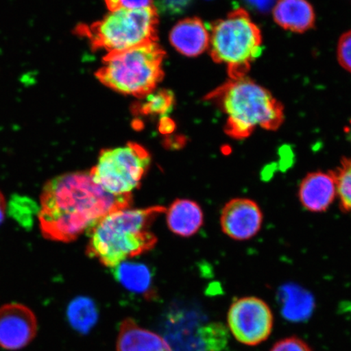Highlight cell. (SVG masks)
Here are the masks:
<instances>
[{
    "label": "cell",
    "mask_w": 351,
    "mask_h": 351,
    "mask_svg": "<svg viewBox=\"0 0 351 351\" xmlns=\"http://www.w3.org/2000/svg\"><path fill=\"white\" fill-rule=\"evenodd\" d=\"M132 202L131 195H114L105 191L90 172L57 176L43 188L39 228L47 240L70 243L109 213L130 208Z\"/></svg>",
    "instance_id": "1"
},
{
    "label": "cell",
    "mask_w": 351,
    "mask_h": 351,
    "mask_svg": "<svg viewBox=\"0 0 351 351\" xmlns=\"http://www.w3.org/2000/svg\"><path fill=\"white\" fill-rule=\"evenodd\" d=\"M162 206L144 209H121L101 219L88 232L87 256L111 267L140 256L155 247L157 239L150 228L160 214Z\"/></svg>",
    "instance_id": "2"
},
{
    "label": "cell",
    "mask_w": 351,
    "mask_h": 351,
    "mask_svg": "<svg viewBox=\"0 0 351 351\" xmlns=\"http://www.w3.org/2000/svg\"><path fill=\"white\" fill-rule=\"evenodd\" d=\"M208 98L226 114L225 130L232 138H247L258 127L278 130L283 124L282 104L270 91L247 77L230 79Z\"/></svg>",
    "instance_id": "3"
},
{
    "label": "cell",
    "mask_w": 351,
    "mask_h": 351,
    "mask_svg": "<svg viewBox=\"0 0 351 351\" xmlns=\"http://www.w3.org/2000/svg\"><path fill=\"white\" fill-rule=\"evenodd\" d=\"M165 51L156 42L108 53L96 77L123 95L143 99L156 90L164 77Z\"/></svg>",
    "instance_id": "4"
},
{
    "label": "cell",
    "mask_w": 351,
    "mask_h": 351,
    "mask_svg": "<svg viewBox=\"0 0 351 351\" xmlns=\"http://www.w3.org/2000/svg\"><path fill=\"white\" fill-rule=\"evenodd\" d=\"M262 47L261 30L244 8H236L210 26V56L226 65L230 79L247 77Z\"/></svg>",
    "instance_id": "5"
},
{
    "label": "cell",
    "mask_w": 351,
    "mask_h": 351,
    "mask_svg": "<svg viewBox=\"0 0 351 351\" xmlns=\"http://www.w3.org/2000/svg\"><path fill=\"white\" fill-rule=\"evenodd\" d=\"M158 24L159 13L152 5L110 11L90 25L77 26L75 33L87 38L94 50L111 53L156 42Z\"/></svg>",
    "instance_id": "6"
},
{
    "label": "cell",
    "mask_w": 351,
    "mask_h": 351,
    "mask_svg": "<svg viewBox=\"0 0 351 351\" xmlns=\"http://www.w3.org/2000/svg\"><path fill=\"white\" fill-rule=\"evenodd\" d=\"M150 165L151 156L147 149L138 143H129L104 149L90 173L93 181L110 194L131 195L140 186Z\"/></svg>",
    "instance_id": "7"
},
{
    "label": "cell",
    "mask_w": 351,
    "mask_h": 351,
    "mask_svg": "<svg viewBox=\"0 0 351 351\" xmlns=\"http://www.w3.org/2000/svg\"><path fill=\"white\" fill-rule=\"evenodd\" d=\"M228 328L241 344L254 346L263 343L273 332V311L260 298L247 296L237 298L227 315Z\"/></svg>",
    "instance_id": "8"
},
{
    "label": "cell",
    "mask_w": 351,
    "mask_h": 351,
    "mask_svg": "<svg viewBox=\"0 0 351 351\" xmlns=\"http://www.w3.org/2000/svg\"><path fill=\"white\" fill-rule=\"evenodd\" d=\"M36 315L27 306L11 302L0 307V348L19 350L36 337Z\"/></svg>",
    "instance_id": "9"
},
{
    "label": "cell",
    "mask_w": 351,
    "mask_h": 351,
    "mask_svg": "<svg viewBox=\"0 0 351 351\" xmlns=\"http://www.w3.org/2000/svg\"><path fill=\"white\" fill-rule=\"evenodd\" d=\"M263 221L260 206L245 197L232 199L222 209V231L236 241H247L254 238L261 231Z\"/></svg>",
    "instance_id": "10"
},
{
    "label": "cell",
    "mask_w": 351,
    "mask_h": 351,
    "mask_svg": "<svg viewBox=\"0 0 351 351\" xmlns=\"http://www.w3.org/2000/svg\"><path fill=\"white\" fill-rule=\"evenodd\" d=\"M298 197L302 207L309 212H326L337 197L335 172L307 174L300 183Z\"/></svg>",
    "instance_id": "11"
},
{
    "label": "cell",
    "mask_w": 351,
    "mask_h": 351,
    "mask_svg": "<svg viewBox=\"0 0 351 351\" xmlns=\"http://www.w3.org/2000/svg\"><path fill=\"white\" fill-rule=\"evenodd\" d=\"M169 41L180 53L195 57L209 48L210 32L199 19L191 17L175 25L171 30Z\"/></svg>",
    "instance_id": "12"
},
{
    "label": "cell",
    "mask_w": 351,
    "mask_h": 351,
    "mask_svg": "<svg viewBox=\"0 0 351 351\" xmlns=\"http://www.w3.org/2000/svg\"><path fill=\"white\" fill-rule=\"evenodd\" d=\"M117 351H173L157 333L140 327L133 319L123 320L118 332Z\"/></svg>",
    "instance_id": "13"
},
{
    "label": "cell",
    "mask_w": 351,
    "mask_h": 351,
    "mask_svg": "<svg viewBox=\"0 0 351 351\" xmlns=\"http://www.w3.org/2000/svg\"><path fill=\"white\" fill-rule=\"evenodd\" d=\"M273 14L276 23L289 32L304 33L315 25L314 8L307 0H278Z\"/></svg>",
    "instance_id": "14"
},
{
    "label": "cell",
    "mask_w": 351,
    "mask_h": 351,
    "mask_svg": "<svg viewBox=\"0 0 351 351\" xmlns=\"http://www.w3.org/2000/svg\"><path fill=\"white\" fill-rule=\"evenodd\" d=\"M167 222L171 231L182 237H190L199 230L204 214L199 205L189 199H178L170 206Z\"/></svg>",
    "instance_id": "15"
},
{
    "label": "cell",
    "mask_w": 351,
    "mask_h": 351,
    "mask_svg": "<svg viewBox=\"0 0 351 351\" xmlns=\"http://www.w3.org/2000/svg\"><path fill=\"white\" fill-rule=\"evenodd\" d=\"M112 274L117 282L130 293L147 298L155 295L152 271L143 263L124 261L112 267Z\"/></svg>",
    "instance_id": "16"
},
{
    "label": "cell",
    "mask_w": 351,
    "mask_h": 351,
    "mask_svg": "<svg viewBox=\"0 0 351 351\" xmlns=\"http://www.w3.org/2000/svg\"><path fill=\"white\" fill-rule=\"evenodd\" d=\"M282 315L285 319L300 322L308 319L314 309V298L306 289L288 285L280 291Z\"/></svg>",
    "instance_id": "17"
},
{
    "label": "cell",
    "mask_w": 351,
    "mask_h": 351,
    "mask_svg": "<svg viewBox=\"0 0 351 351\" xmlns=\"http://www.w3.org/2000/svg\"><path fill=\"white\" fill-rule=\"evenodd\" d=\"M66 314L70 326L82 335L90 332L99 319L97 305L86 296H79L70 302Z\"/></svg>",
    "instance_id": "18"
},
{
    "label": "cell",
    "mask_w": 351,
    "mask_h": 351,
    "mask_svg": "<svg viewBox=\"0 0 351 351\" xmlns=\"http://www.w3.org/2000/svg\"><path fill=\"white\" fill-rule=\"evenodd\" d=\"M175 104V96L169 90H154L145 96L142 102L133 108L135 115L160 116L166 117L172 111Z\"/></svg>",
    "instance_id": "19"
},
{
    "label": "cell",
    "mask_w": 351,
    "mask_h": 351,
    "mask_svg": "<svg viewBox=\"0 0 351 351\" xmlns=\"http://www.w3.org/2000/svg\"><path fill=\"white\" fill-rule=\"evenodd\" d=\"M335 174L341 208L351 215V158H345Z\"/></svg>",
    "instance_id": "20"
},
{
    "label": "cell",
    "mask_w": 351,
    "mask_h": 351,
    "mask_svg": "<svg viewBox=\"0 0 351 351\" xmlns=\"http://www.w3.org/2000/svg\"><path fill=\"white\" fill-rule=\"evenodd\" d=\"M228 331L222 324H213L204 328V339L208 349L219 351L228 343Z\"/></svg>",
    "instance_id": "21"
},
{
    "label": "cell",
    "mask_w": 351,
    "mask_h": 351,
    "mask_svg": "<svg viewBox=\"0 0 351 351\" xmlns=\"http://www.w3.org/2000/svg\"><path fill=\"white\" fill-rule=\"evenodd\" d=\"M192 0H156L153 4L158 13L162 12L169 16L182 14L191 5Z\"/></svg>",
    "instance_id": "22"
},
{
    "label": "cell",
    "mask_w": 351,
    "mask_h": 351,
    "mask_svg": "<svg viewBox=\"0 0 351 351\" xmlns=\"http://www.w3.org/2000/svg\"><path fill=\"white\" fill-rule=\"evenodd\" d=\"M337 59L341 67L351 73V29L342 34L339 39Z\"/></svg>",
    "instance_id": "23"
},
{
    "label": "cell",
    "mask_w": 351,
    "mask_h": 351,
    "mask_svg": "<svg viewBox=\"0 0 351 351\" xmlns=\"http://www.w3.org/2000/svg\"><path fill=\"white\" fill-rule=\"evenodd\" d=\"M270 351H313L300 337L292 336L278 341Z\"/></svg>",
    "instance_id": "24"
},
{
    "label": "cell",
    "mask_w": 351,
    "mask_h": 351,
    "mask_svg": "<svg viewBox=\"0 0 351 351\" xmlns=\"http://www.w3.org/2000/svg\"><path fill=\"white\" fill-rule=\"evenodd\" d=\"M110 11L138 10L153 5V0H105Z\"/></svg>",
    "instance_id": "25"
},
{
    "label": "cell",
    "mask_w": 351,
    "mask_h": 351,
    "mask_svg": "<svg viewBox=\"0 0 351 351\" xmlns=\"http://www.w3.org/2000/svg\"><path fill=\"white\" fill-rule=\"evenodd\" d=\"M241 1L253 11L265 14L273 11L278 0H241Z\"/></svg>",
    "instance_id": "26"
},
{
    "label": "cell",
    "mask_w": 351,
    "mask_h": 351,
    "mask_svg": "<svg viewBox=\"0 0 351 351\" xmlns=\"http://www.w3.org/2000/svg\"><path fill=\"white\" fill-rule=\"evenodd\" d=\"M7 200L4 197L3 193L0 191V225L3 222L5 219L7 213Z\"/></svg>",
    "instance_id": "27"
},
{
    "label": "cell",
    "mask_w": 351,
    "mask_h": 351,
    "mask_svg": "<svg viewBox=\"0 0 351 351\" xmlns=\"http://www.w3.org/2000/svg\"><path fill=\"white\" fill-rule=\"evenodd\" d=\"M346 133L348 134V138L350 140L351 142V121L348 127L346 128Z\"/></svg>",
    "instance_id": "28"
}]
</instances>
